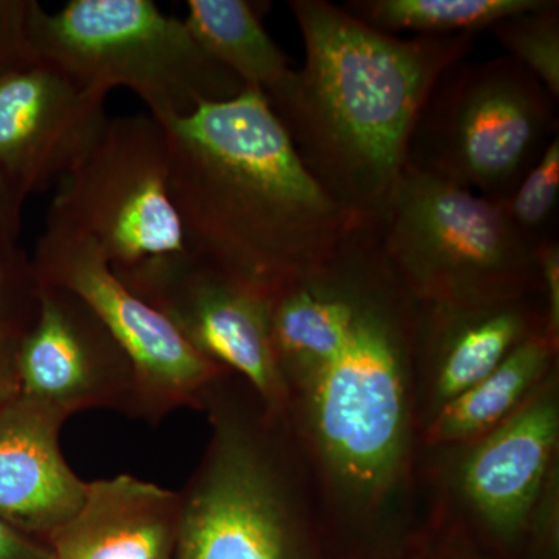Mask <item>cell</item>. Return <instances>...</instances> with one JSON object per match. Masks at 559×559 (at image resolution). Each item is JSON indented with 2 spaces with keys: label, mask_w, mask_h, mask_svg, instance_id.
<instances>
[{
  "label": "cell",
  "mask_w": 559,
  "mask_h": 559,
  "mask_svg": "<svg viewBox=\"0 0 559 559\" xmlns=\"http://www.w3.org/2000/svg\"><path fill=\"white\" fill-rule=\"evenodd\" d=\"M202 411L210 439L179 492L176 559H310V507L286 423L234 373Z\"/></svg>",
  "instance_id": "obj_4"
},
{
  "label": "cell",
  "mask_w": 559,
  "mask_h": 559,
  "mask_svg": "<svg viewBox=\"0 0 559 559\" xmlns=\"http://www.w3.org/2000/svg\"><path fill=\"white\" fill-rule=\"evenodd\" d=\"M538 331H544V310L535 296L473 305L417 304L415 378L421 380L423 423Z\"/></svg>",
  "instance_id": "obj_15"
},
{
  "label": "cell",
  "mask_w": 559,
  "mask_h": 559,
  "mask_svg": "<svg viewBox=\"0 0 559 559\" xmlns=\"http://www.w3.org/2000/svg\"><path fill=\"white\" fill-rule=\"evenodd\" d=\"M187 27L210 57L246 87L264 95L278 90L294 69L261 22V7L249 0H189Z\"/></svg>",
  "instance_id": "obj_19"
},
{
  "label": "cell",
  "mask_w": 559,
  "mask_h": 559,
  "mask_svg": "<svg viewBox=\"0 0 559 559\" xmlns=\"http://www.w3.org/2000/svg\"><path fill=\"white\" fill-rule=\"evenodd\" d=\"M0 559H50V549L0 520Z\"/></svg>",
  "instance_id": "obj_28"
},
{
  "label": "cell",
  "mask_w": 559,
  "mask_h": 559,
  "mask_svg": "<svg viewBox=\"0 0 559 559\" xmlns=\"http://www.w3.org/2000/svg\"><path fill=\"white\" fill-rule=\"evenodd\" d=\"M555 108L546 87L509 57L459 62L423 106L406 165L500 200L557 138Z\"/></svg>",
  "instance_id": "obj_7"
},
{
  "label": "cell",
  "mask_w": 559,
  "mask_h": 559,
  "mask_svg": "<svg viewBox=\"0 0 559 559\" xmlns=\"http://www.w3.org/2000/svg\"><path fill=\"white\" fill-rule=\"evenodd\" d=\"M68 419L17 395L0 411V520L47 544L86 499L60 448Z\"/></svg>",
  "instance_id": "obj_16"
},
{
  "label": "cell",
  "mask_w": 559,
  "mask_h": 559,
  "mask_svg": "<svg viewBox=\"0 0 559 559\" xmlns=\"http://www.w3.org/2000/svg\"><path fill=\"white\" fill-rule=\"evenodd\" d=\"M162 124L186 249L267 296L329 260L360 219L305 167L257 87Z\"/></svg>",
  "instance_id": "obj_1"
},
{
  "label": "cell",
  "mask_w": 559,
  "mask_h": 559,
  "mask_svg": "<svg viewBox=\"0 0 559 559\" xmlns=\"http://www.w3.org/2000/svg\"><path fill=\"white\" fill-rule=\"evenodd\" d=\"M540 304L544 310V331L559 344V242L551 238L536 249Z\"/></svg>",
  "instance_id": "obj_24"
},
{
  "label": "cell",
  "mask_w": 559,
  "mask_h": 559,
  "mask_svg": "<svg viewBox=\"0 0 559 559\" xmlns=\"http://www.w3.org/2000/svg\"><path fill=\"white\" fill-rule=\"evenodd\" d=\"M557 367V342L544 331L532 334L484 380L423 423L425 443L451 450L480 439L520 409Z\"/></svg>",
  "instance_id": "obj_18"
},
{
  "label": "cell",
  "mask_w": 559,
  "mask_h": 559,
  "mask_svg": "<svg viewBox=\"0 0 559 559\" xmlns=\"http://www.w3.org/2000/svg\"><path fill=\"white\" fill-rule=\"evenodd\" d=\"M31 260L39 283L86 301L130 356L135 374L132 418L157 425L183 407L202 411L213 388L230 373L202 358L160 312L132 293L90 235L46 223Z\"/></svg>",
  "instance_id": "obj_9"
},
{
  "label": "cell",
  "mask_w": 559,
  "mask_h": 559,
  "mask_svg": "<svg viewBox=\"0 0 559 559\" xmlns=\"http://www.w3.org/2000/svg\"><path fill=\"white\" fill-rule=\"evenodd\" d=\"M55 187L46 223L90 235L112 267L187 250L168 189L167 132L150 112L109 117Z\"/></svg>",
  "instance_id": "obj_8"
},
{
  "label": "cell",
  "mask_w": 559,
  "mask_h": 559,
  "mask_svg": "<svg viewBox=\"0 0 559 559\" xmlns=\"http://www.w3.org/2000/svg\"><path fill=\"white\" fill-rule=\"evenodd\" d=\"M112 270L202 358L237 374L272 417L286 419L289 392L272 345L266 293L189 250Z\"/></svg>",
  "instance_id": "obj_10"
},
{
  "label": "cell",
  "mask_w": 559,
  "mask_h": 559,
  "mask_svg": "<svg viewBox=\"0 0 559 559\" xmlns=\"http://www.w3.org/2000/svg\"><path fill=\"white\" fill-rule=\"evenodd\" d=\"M16 367L20 395L62 418L92 409L134 415L130 356L69 289L39 283L38 311L22 333Z\"/></svg>",
  "instance_id": "obj_12"
},
{
  "label": "cell",
  "mask_w": 559,
  "mask_h": 559,
  "mask_svg": "<svg viewBox=\"0 0 559 559\" xmlns=\"http://www.w3.org/2000/svg\"><path fill=\"white\" fill-rule=\"evenodd\" d=\"M108 94L35 51L0 66V170L25 198L51 189L100 139Z\"/></svg>",
  "instance_id": "obj_11"
},
{
  "label": "cell",
  "mask_w": 559,
  "mask_h": 559,
  "mask_svg": "<svg viewBox=\"0 0 559 559\" xmlns=\"http://www.w3.org/2000/svg\"><path fill=\"white\" fill-rule=\"evenodd\" d=\"M31 0H0V66L28 49L25 38Z\"/></svg>",
  "instance_id": "obj_25"
},
{
  "label": "cell",
  "mask_w": 559,
  "mask_h": 559,
  "mask_svg": "<svg viewBox=\"0 0 559 559\" xmlns=\"http://www.w3.org/2000/svg\"><path fill=\"white\" fill-rule=\"evenodd\" d=\"M25 38L32 51L90 90L134 92L162 123L246 90L183 20L151 0H70L55 13L31 0Z\"/></svg>",
  "instance_id": "obj_5"
},
{
  "label": "cell",
  "mask_w": 559,
  "mask_h": 559,
  "mask_svg": "<svg viewBox=\"0 0 559 559\" xmlns=\"http://www.w3.org/2000/svg\"><path fill=\"white\" fill-rule=\"evenodd\" d=\"M417 301L380 253L340 358L289 400L286 426L331 509L359 524L396 509L417 426Z\"/></svg>",
  "instance_id": "obj_3"
},
{
  "label": "cell",
  "mask_w": 559,
  "mask_h": 559,
  "mask_svg": "<svg viewBox=\"0 0 559 559\" xmlns=\"http://www.w3.org/2000/svg\"><path fill=\"white\" fill-rule=\"evenodd\" d=\"M380 253L377 219L360 218L329 260L270 294L272 345L289 400L340 358Z\"/></svg>",
  "instance_id": "obj_14"
},
{
  "label": "cell",
  "mask_w": 559,
  "mask_h": 559,
  "mask_svg": "<svg viewBox=\"0 0 559 559\" xmlns=\"http://www.w3.org/2000/svg\"><path fill=\"white\" fill-rule=\"evenodd\" d=\"M289 9L305 64L264 97L322 189L353 215L378 219L423 106L477 35L401 38L326 0H293Z\"/></svg>",
  "instance_id": "obj_2"
},
{
  "label": "cell",
  "mask_w": 559,
  "mask_h": 559,
  "mask_svg": "<svg viewBox=\"0 0 559 559\" xmlns=\"http://www.w3.org/2000/svg\"><path fill=\"white\" fill-rule=\"evenodd\" d=\"M24 331H0V411L20 395L16 353Z\"/></svg>",
  "instance_id": "obj_27"
},
{
  "label": "cell",
  "mask_w": 559,
  "mask_h": 559,
  "mask_svg": "<svg viewBox=\"0 0 559 559\" xmlns=\"http://www.w3.org/2000/svg\"><path fill=\"white\" fill-rule=\"evenodd\" d=\"M179 492L120 474L90 481L79 513L49 539L50 559H176Z\"/></svg>",
  "instance_id": "obj_17"
},
{
  "label": "cell",
  "mask_w": 559,
  "mask_h": 559,
  "mask_svg": "<svg viewBox=\"0 0 559 559\" xmlns=\"http://www.w3.org/2000/svg\"><path fill=\"white\" fill-rule=\"evenodd\" d=\"M559 200V139L550 140L539 159L507 194L496 200L506 218L525 240L538 248L551 240ZM495 201V200H492Z\"/></svg>",
  "instance_id": "obj_22"
},
{
  "label": "cell",
  "mask_w": 559,
  "mask_h": 559,
  "mask_svg": "<svg viewBox=\"0 0 559 559\" xmlns=\"http://www.w3.org/2000/svg\"><path fill=\"white\" fill-rule=\"evenodd\" d=\"M39 282L21 248L0 255V331H25L38 311Z\"/></svg>",
  "instance_id": "obj_23"
},
{
  "label": "cell",
  "mask_w": 559,
  "mask_h": 559,
  "mask_svg": "<svg viewBox=\"0 0 559 559\" xmlns=\"http://www.w3.org/2000/svg\"><path fill=\"white\" fill-rule=\"evenodd\" d=\"M543 0H349L344 9L377 31L426 38L479 35L511 14L536 9Z\"/></svg>",
  "instance_id": "obj_20"
},
{
  "label": "cell",
  "mask_w": 559,
  "mask_h": 559,
  "mask_svg": "<svg viewBox=\"0 0 559 559\" xmlns=\"http://www.w3.org/2000/svg\"><path fill=\"white\" fill-rule=\"evenodd\" d=\"M489 31L511 58L528 70L558 102L559 2L543 0L539 7L511 14Z\"/></svg>",
  "instance_id": "obj_21"
},
{
  "label": "cell",
  "mask_w": 559,
  "mask_h": 559,
  "mask_svg": "<svg viewBox=\"0 0 559 559\" xmlns=\"http://www.w3.org/2000/svg\"><path fill=\"white\" fill-rule=\"evenodd\" d=\"M557 369L495 429L451 448L459 452L451 481L460 507L500 543L530 533L540 500L558 477Z\"/></svg>",
  "instance_id": "obj_13"
},
{
  "label": "cell",
  "mask_w": 559,
  "mask_h": 559,
  "mask_svg": "<svg viewBox=\"0 0 559 559\" xmlns=\"http://www.w3.org/2000/svg\"><path fill=\"white\" fill-rule=\"evenodd\" d=\"M377 223L384 259L417 304L539 296L538 248L476 191L406 165Z\"/></svg>",
  "instance_id": "obj_6"
},
{
  "label": "cell",
  "mask_w": 559,
  "mask_h": 559,
  "mask_svg": "<svg viewBox=\"0 0 559 559\" xmlns=\"http://www.w3.org/2000/svg\"><path fill=\"white\" fill-rule=\"evenodd\" d=\"M27 198L0 170V255L20 248L22 207Z\"/></svg>",
  "instance_id": "obj_26"
}]
</instances>
